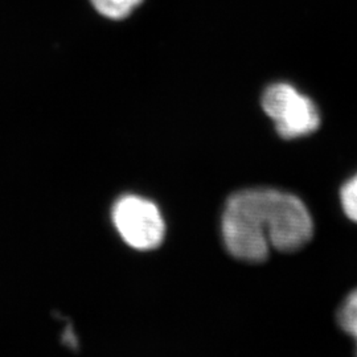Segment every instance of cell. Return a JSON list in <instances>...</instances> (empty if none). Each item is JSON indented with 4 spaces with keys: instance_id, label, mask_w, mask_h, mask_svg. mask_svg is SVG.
<instances>
[{
    "instance_id": "6da1fadb",
    "label": "cell",
    "mask_w": 357,
    "mask_h": 357,
    "mask_svg": "<svg viewBox=\"0 0 357 357\" xmlns=\"http://www.w3.org/2000/svg\"><path fill=\"white\" fill-rule=\"evenodd\" d=\"M312 234L314 222L306 205L280 190L237 192L222 215V237L230 255L248 262H261L271 250H299Z\"/></svg>"
},
{
    "instance_id": "277c9868",
    "label": "cell",
    "mask_w": 357,
    "mask_h": 357,
    "mask_svg": "<svg viewBox=\"0 0 357 357\" xmlns=\"http://www.w3.org/2000/svg\"><path fill=\"white\" fill-rule=\"evenodd\" d=\"M94 8L105 17L119 20L128 16L139 4L142 0H90Z\"/></svg>"
},
{
    "instance_id": "7a4b0ae2",
    "label": "cell",
    "mask_w": 357,
    "mask_h": 357,
    "mask_svg": "<svg viewBox=\"0 0 357 357\" xmlns=\"http://www.w3.org/2000/svg\"><path fill=\"white\" fill-rule=\"evenodd\" d=\"M262 107L284 139L302 138L320 126L317 105L290 84H274L262 96Z\"/></svg>"
},
{
    "instance_id": "3957f363",
    "label": "cell",
    "mask_w": 357,
    "mask_h": 357,
    "mask_svg": "<svg viewBox=\"0 0 357 357\" xmlns=\"http://www.w3.org/2000/svg\"><path fill=\"white\" fill-rule=\"evenodd\" d=\"M113 221L121 237L134 249L151 250L163 243V216L153 202L141 196L121 197L113 208Z\"/></svg>"
},
{
    "instance_id": "5b68a950",
    "label": "cell",
    "mask_w": 357,
    "mask_h": 357,
    "mask_svg": "<svg viewBox=\"0 0 357 357\" xmlns=\"http://www.w3.org/2000/svg\"><path fill=\"white\" fill-rule=\"evenodd\" d=\"M337 317L340 327L355 339L357 347V289L345 298Z\"/></svg>"
},
{
    "instance_id": "8992f818",
    "label": "cell",
    "mask_w": 357,
    "mask_h": 357,
    "mask_svg": "<svg viewBox=\"0 0 357 357\" xmlns=\"http://www.w3.org/2000/svg\"><path fill=\"white\" fill-rule=\"evenodd\" d=\"M340 200L347 217L357 224V175L342 187Z\"/></svg>"
}]
</instances>
